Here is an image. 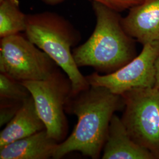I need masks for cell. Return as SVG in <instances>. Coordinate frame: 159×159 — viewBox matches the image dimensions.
<instances>
[{"instance_id":"4","label":"cell","mask_w":159,"mask_h":159,"mask_svg":"<svg viewBox=\"0 0 159 159\" xmlns=\"http://www.w3.org/2000/svg\"><path fill=\"white\" fill-rule=\"evenodd\" d=\"M61 69L59 67L47 79L22 83L33 98L48 135L58 143L67 136L65 105L72 93L71 80Z\"/></svg>"},{"instance_id":"11","label":"cell","mask_w":159,"mask_h":159,"mask_svg":"<svg viewBox=\"0 0 159 159\" xmlns=\"http://www.w3.org/2000/svg\"><path fill=\"white\" fill-rule=\"evenodd\" d=\"M46 129L35 105L33 98L26 99L11 120L0 133V148L17 140Z\"/></svg>"},{"instance_id":"15","label":"cell","mask_w":159,"mask_h":159,"mask_svg":"<svg viewBox=\"0 0 159 159\" xmlns=\"http://www.w3.org/2000/svg\"><path fill=\"white\" fill-rule=\"evenodd\" d=\"M23 102L0 99V126L6 125L16 114Z\"/></svg>"},{"instance_id":"2","label":"cell","mask_w":159,"mask_h":159,"mask_svg":"<svg viewBox=\"0 0 159 159\" xmlns=\"http://www.w3.org/2000/svg\"><path fill=\"white\" fill-rule=\"evenodd\" d=\"M96 25L90 37L73 49L77 67H91L97 73L107 74L123 67L134 58V39L121 24L120 12L93 1Z\"/></svg>"},{"instance_id":"6","label":"cell","mask_w":159,"mask_h":159,"mask_svg":"<svg viewBox=\"0 0 159 159\" xmlns=\"http://www.w3.org/2000/svg\"><path fill=\"white\" fill-rule=\"evenodd\" d=\"M122 121L131 137L153 153H159V86L127 91Z\"/></svg>"},{"instance_id":"5","label":"cell","mask_w":159,"mask_h":159,"mask_svg":"<svg viewBox=\"0 0 159 159\" xmlns=\"http://www.w3.org/2000/svg\"><path fill=\"white\" fill-rule=\"evenodd\" d=\"M58 68L51 57L25 34L1 39L0 73L23 83L47 79Z\"/></svg>"},{"instance_id":"7","label":"cell","mask_w":159,"mask_h":159,"mask_svg":"<svg viewBox=\"0 0 159 159\" xmlns=\"http://www.w3.org/2000/svg\"><path fill=\"white\" fill-rule=\"evenodd\" d=\"M159 55V41L143 45L140 54L113 73L97 72L85 76L90 85L103 87L121 96L127 91L152 87L156 85L155 63Z\"/></svg>"},{"instance_id":"3","label":"cell","mask_w":159,"mask_h":159,"mask_svg":"<svg viewBox=\"0 0 159 159\" xmlns=\"http://www.w3.org/2000/svg\"><path fill=\"white\" fill-rule=\"evenodd\" d=\"M24 33L67 74L72 84L71 95L90 87L75 63L71 50L81 41V34L67 18L54 12L29 14Z\"/></svg>"},{"instance_id":"8","label":"cell","mask_w":159,"mask_h":159,"mask_svg":"<svg viewBox=\"0 0 159 159\" xmlns=\"http://www.w3.org/2000/svg\"><path fill=\"white\" fill-rule=\"evenodd\" d=\"M125 32L143 45L159 41V0H144L122 17Z\"/></svg>"},{"instance_id":"14","label":"cell","mask_w":159,"mask_h":159,"mask_svg":"<svg viewBox=\"0 0 159 159\" xmlns=\"http://www.w3.org/2000/svg\"><path fill=\"white\" fill-rule=\"evenodd\" d=\"M48 6L59 5L66 0H39ZM102 4L109 8L118 12L129 10L131 8L141 4L144 0H90Z\"/></svg>"},{"instance_id":"13","label":"cell","mask_w":159,"mask_h":159,"mask_svg":"<svg viewBox=\"0 0 159 159\" xmlns=\"http://www.w3.org/2000/svg\"><path fill=\"white\" fill-rule=\"evenodd\" d=\"M30 96L28 89L21 82L0 73V99L23 102Z\"/></svg>"},{"instance_id":"10","label":"cell","mask_w":159,"mask_h":159,"mask_svg":"<svg viewBox=\"0 0 159 159\" xmlns=\"http://www.w3.org/2000/svg\"><path fill=\"white\" fill-rule=\"evenodd\" d=\"M58 144L44 129L0 148V159H50Z\"/></svg>"},{"instance_id":"16","label":"cell","mask_w":159,"mask_h":159,"mask_svg":"<svg viewBox=\"0 0 159 159\" xmlns=\"http://www.w3.org/2000/svg\"><path fill=\"white\" fill-rule=\"evenodd\" d=\"M155 69H156V85L159 86V55L157 58L155 63Z\"/></svg>"},{"instance_id":"1","label":"cell","mask_w":159,"mask_h":159,"mask_svg":"<svg viewBox=\"0 0 159 159\" xmlns=\"http://www.w3.org/2000/svg\"><path fill=\"white\" fill-rule=\"evenodd\" d=\"M124 106L122 96L103 87L90 85L84 91L71 95L65 111L75 115L77 122L70 135L58 143L52 159H61L74 152L92 159H99L111 118Z\"/></svg>"},{"instance_id":"9","label":"cell","mask_w":159,"mask_h":159,"mask_svg":"<svg viewBox=\"0 0 159 159\" xmlns=\"http://www.w3.org/2000/svg\"><path fill=\"white\" fill-rule=\"evenodd\" d=\"M102 159H152L153 153L131 137L121 119L114 114L103 147Z\"/></svg>"},{"instance_id":"12","label":"cell","mask_w":159,"mask_h":159,"mask_svg":"<svg viewBox=\"0 0 159 159\" xmlns=\"http://www.w3.org/2000/svg\"><path fill=\"white\" fill-rule=\"evenodd\" d=\"M27 16L19 0H0V39L24 32Z\"/></svg>"}]
</instances>
